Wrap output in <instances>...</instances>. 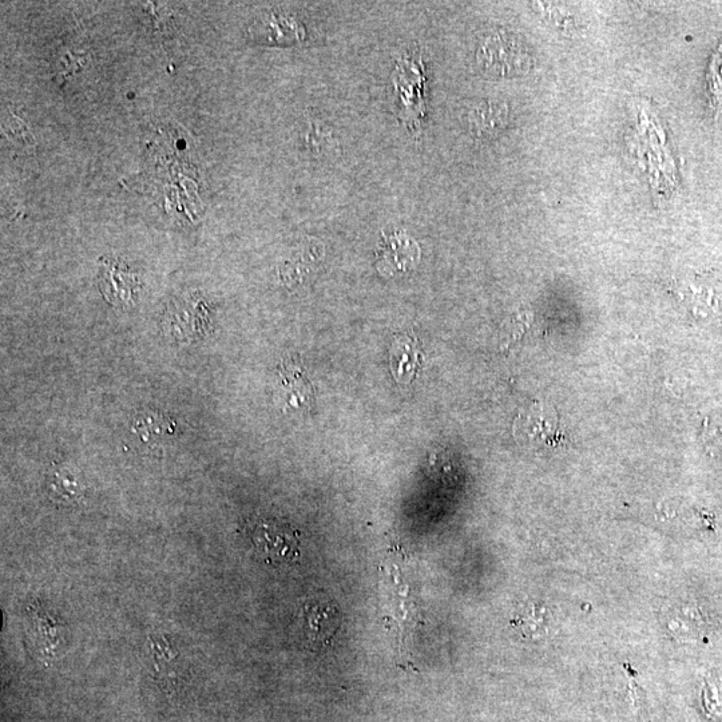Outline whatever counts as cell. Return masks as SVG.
I'll return each mask as SVG.
<instances>
[{
	"label": "cell",
	"instance_id": "1",
	"mask_svg": "<svg viewBox=\"0 0 722 722\" xmlns=\"http://www.w3.org/2000/svg\"><path fill=\"white\" fill-rule=\"evenodd\" d=\"M515 438L542 448H558L567 442L566 431L554 408L537 403L515 419Z\"/></svg>",
	"mask_w": 722,
	"mask_h": 722
},
{
	"label": "cell",
	"instance_id": "2",
	"mask_svg": "<svg viewBox=\"0 0 722 722\" xmlns=\"http://www.w3.org/2000/svg\"><path fill=\"white\" fill-rule=\"evenodd\" d=\"M478 57L485 69L497 75L521 74L530 65L529 55L523 50L522 43L503 34L487 39Z\"/></svg>",
	"mask_w": 722,
	"mask_h": 722
},
{
	"label": "cell",
	"instance_id": "6",
	"mask_svg": "<svg viewBox=\"0 0 722 722\" xmlns=\"http://www.w3.org/2000/svg\"><path fill=\"white\" fill-rule=\"evenodd\" d=\"M416 58H411V83L404 81L402 77L396 75L395 77V89L399 95L400 105V118L404 122H411L412 128L418 125V118L422 115L423 111H426L423 103V81L422 73L418 71V67L422 66V63L415 61Z\"/></svg>",
	"mask_w": 722,
	"mask_h": 722
},
{
	"label": "cell",
	"instance_id": "10",
	"mask_svg": "<svg viewBox=\"0 0 722 722\" xmlns=\"http://www.w3.org/2000/svg\"><path fill=\"white\" fill-rule=\"evenodd\" d=\"M7 124H9L11 136H14L18 141L23 142V144L34 146V138L31 136L29 129L23 125L21 119L13 117V122H7Z\"/></svg>",
	"mask_w": 722,
	"mask_h": 722
},
{
	"label": "cell",
	"instance_id": "4",
	"mask_svg": "<svg viewBox=\"0 0 722 722\" xmlns=\"http://www.w3.org/2000/svg\"><path fill=\"white\" fill-rule=\"evenodd\" d=\"M420 249L415 240L404 233L384 237L378 253V269L383 276L392 277L414 271L419 264Z\"/></svg>",
	"mask_w": 722,
	"mask_h": 722
},
{
	"label": "cell",
	"instance_id": "3",
	"mask_svg": "<svg viewBox=\"0 0 722 722\" xmlns=\"http://www.w3.org/2000/svg\"><path fill=\"white\" fill-rule=\"evenodd\" d=\"M257 553L267 563H288L299 557V541L295 533L276 525H260L251 535Z\"/></svg>",
	"mask_w": 722,
	"mask_h": 722
},
{
	"label": "cell",
	"instance_id": "9",
	"mask_svg": "<svg viewBox=\"0 0 722 722\" xmlns=\"http://www.w3.org/2000/svg\"><path fill=\"white\" fill-rule=\"evenodd\" d=\"M505 113L495 105L480 106L471 117V124L480 132H489L501 126Z\"/></svg>",
	"mask_w": 722,
	"mask_h": 722
},
{
	"label": "cell",
	"instance_id": "7",
	"mask_svg": "<svg viewBox=\"0 0 722 722\" xmlns=\"http://www.w3.org/2000/svg\"><path fill=\"white\" fill-rule=\"evenodd\" d=\"M551 617L546 606L522 605L514 614L511 625L526 640H543L550 632Z\"/></svg>",
	"mask_w": 722,
	"mask_h": 722
},
{
	"label": "cell",
	"instance_id": "5",
	"mask_svg": "<svg viewBox=\"0 0 722 722\" xmlns=\"http://www.w3.org/2000/svg\"><path fill=\"white\" fill-rule=\"evenodd\" d=\"M339 612L328 602H312L304 608V632L315 646H325L339 629Z\"/></svg>",
	"mask_w": 722,
	"mask_h": 722
},
{
	"label": "cell",
	"instance_id": "8",
	"mask_svg": "<svg viewBox=\"0 0 722 722\" xmlns=\"http://www.w3.org/2000/svg\"><path fill=\"white\" fill-rule=\"evenodd\" d=\"M420 363L422 355L416 349L414 340L403 339L395 344L394 351L391 352V368L396 382L411 383Z\"/></svg>",
	"mask_w": 722,
	"mask_h": 722
}]
</instances>
